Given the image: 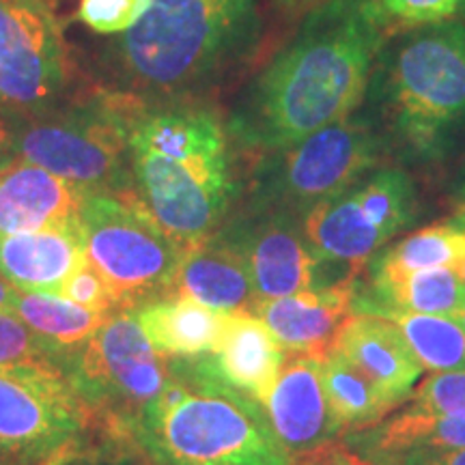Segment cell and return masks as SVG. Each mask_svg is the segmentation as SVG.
Masks as SVG:
<instances>
[{"label": "cell", "instance_id": "30bf717a", "mask_svg": "<svg viewBox=\"0 0 465 465\" xmlns=\"http://www.w3.org/2000/svg\"><path fill=\"white\" fill-rule=\"evenodd\" d=\"M95 427L63 371L0 366V457L11 465H61Z\"/></svg>", "mask_w": 465, "mask_h": 465}, {"label": "cell", "instance_id": "1f68e13d", "mask_svg": "<svg viewBox=\"0 0 465 465\" xmlns=\"http://www.w3.org/2000/svg\"><path fill=\"white\" fill-rule=\"evenodd\" d=\"M392 25L422 26L450 20L461 0H377Z\"/></svg>", "mask_w": 465, "mask_h": 465}, {"label": "cell", "instance_id": "ba28073f", "mask_svg": "<svg viewBox=\"0 0 465 465\" xmlns=\"http://www.w3.org/2000/svg\"><path fill=\"white\" fill-rule=\"evenodd\" d=\"M86 259L113 287L121 311L168 298L185 257L136 192L86 194L80 205Z\"/></svg>", "mask_w": 465, "mask_h": 465}, {"label": "cell", "instance_id": "8992f818", "mask_svg": "<svg viewBox=\"0 0 465 465\" xmlns=\"http://www.w3.org/2000/svg\"><path fill=\"white\" fill-rule=\"evenodd\" d=\"M0 110L15 160L44 168L86 194L136 192L119 95L97 89L78 102H61L35 113Z\"/></svg>", "mask_w": 465, "mask_h": 465}, {"label": "cell", "instance_id": "4316f807", "mask_svg": "<svg viewBox=\"0 0 465 465\" xmlns=\"http://www.w3.org/2000/svg\"><path fill=\"white\" fill-rule=\"evenodd\" d=\"M364 315L383 317L397 325L424 369L433 373L465 369V330L452 317L418 315L391 308H373Z\"/></svg>", "mask_w": 465, "mask_h": 465}, {"label": "cell", "instance_id": "8fae6325", "mask_svg": "<svg viewBox=\"0 0 465 465\" xmlns=\"http://www.w3.org/2000/svg\"><path fill=\"white\" fill-rule=\"evenodd\" d=\"M418 216V188L403 166H377L334 199L302 216V226L323 261L362 274L366 263Z\"/></svg>", "mask_w": 465, "mask_h": 465}, {"label": "cell", "instance_id": "8d00e7d4", "mask_svg": "<svg viewBox=\"0 0 465 465\" xmlns=\"http://www.w3.org/2000/svg\"><path fill=\"white\" fill-rule=\"evenodd\" d=\"M15 293H17V289L14 287V284L7 282L3 276H0V312H11V308H14Z\"/></svg>", "mask_w": 465, "mask_h": 465}, {"label": "cell", "instance_id": "4fadbf2b", "mask_svg": "<svg viewBox=\"0 0 465 465\" xmlns=\"http://www.w3.org/2000/svg\"><path fill=\"white\" fill-rule=\"evenodd\" d=\"M72 65L45 0H0V106L45 110L65 102Z\"/></svg>", "mask_w": 465, "mask_h": 465}, {"label": "cell", "instance_id": "d4e9b609", "mask_svg": "<svg viewBox=\"0 0 465 465\" xmlns=\"http://www.w3.org/2000/svg\"><path fill=\"white\" fill-rule=\"evenodd\" d=\"M323 386L332 414L345 433L383 420L388 411L401 405V401L380 391L369 377L360 373L356 366L334 349L328 358H323Z\"/></svg>", "mask_w": 465, "mask_h": 465}, {"label": "cell", "instance_id": "484cf974", "mask_svg": "<svg viewBox=\"0 0 465 465\" xmlns=\"http://www.w3.org/2000/svg\"><path fill=\"white\" fill-rule=\"evenodd\" d=\"M465 257V226L450 220L424 226L411 235L383 246L364 270L371 274H403V272L452 267Z\"/></svg>", "mask_w": 465, "mask_h": 465}, {"label": "cell", "instance_id": "ffe728a7", "mask_svg": "<svg viewBox=\"0 0 465 465\" xmlns=\"http://www.w3.org/2000/svg\"><path fill=\"white\" fill-rule=\"evenodd\" d=\"M199 358L218 380L263 403L281 375L287 351L259 317L231 315L216 351Z\"/></svg>", "mask_w": 465, "mask_h": 465}, {"label": "cell", "instance_id": "9c48e42d", "mask_svg": "<svg viewBox=\"0 0 465 465\" xmlns=\"http://www.w3.org/2000/svg\"><path fill=\"white\" fill-rule=\"evenodd\" d=\"M63 375L91 411L95 427L114 441L130 444L144 407L168 380V358L151 347L132 311H116L67 358Z\"/></svg>", "mask_w": 465, "mask_h": 465}, {"label": "cell", "instance_id": "74e56055", "mask_svg": "<svg viewBox=\"0 0 465 465\" xmlns=\"http://www.w3.org/2000/svg\"><path fill=\"white\" fill-rule=\"evenodd\" d=\"M274 3L287 14H304L311 7H315L322 0H274Z\"/></svg>", "mask_w": 465, "mask_h": 465}, {"label": "cell", "instance_id": "e0dca14e", "mask_svg": "<svg viewBox=\"0 0 465 465\" xmlns=\"http://www.w3.org/2000/svg\"><path fill=\"white\" fill-rule=\"evenodd\" d=\"M334 351L401 403L410 399L424 373V366L418 362L397 325L377 315L353 312L336 336Z\"/></svg>", "mask_w": 465, "mask_h": 465}, {"label": "cell", "instance_id": "d590c367", "mask_svg": "<svg viewBox=\"0 0 465 465\" xmlns=\"http://www.w3.org/2000/svg\"><path fill=\"white\" fill-rule=\"evenodd\" d=\"M452 207H455L452 220L465 226V174L455 183V190H452Z\"/></svg>", "mask_w": 465, "mask_h": 465}, {"label": "cell", "instance_id": "603a6c76", "mask_svg": "<svg viewBox=\"0 0 465 465\" xmlns=\"http://www.w3.org/2000/svg\"><path fill=\"white\" fill-rule=\"evenodd\" d=\"M347 446L360 455L386 461V459L416 450H455L465 449V414L431 416L405 410L392 418L345 433Z\"/></svg>", "mask_w": 465, "mask_h": 465}, {"label": "cell", "instance_id": "7402d4cb", "mask_svg": "<svg viewBox=\"0 0 465 465\" xmlns=\"http://www.w3.org/2000/svg\"><path fill=\"white\" fill-rule=\"evenodd\" d=\"M465 306V284L452 267L371 274L366 287H356L353 312L391 308L418 315L452 317Z\"/></svg>", "mask_w": 465, "mask_h": 465}, {"label": "cell", "instance_id": "b9f144b4", "mask_svg": "<svg viewBox=\"0 0 465 465\" xmlns=\"http://www.w3.org/2000/svg\"><path fill=\"white\" fill-rule=\"evenodd\" d=\"M0 465H11V463H9V461H5V459L0 457Z\"/></svg>", "mask_w": 465, "mask_h": 465}, {"label": "cell", "instance_id": "f1b7e54d", "mask_svg": "<svg viewBox=\"0 0 465 465\" xmlns=\"http://www.w3.org/2000/svg\"><path fill=\"white\" fill-rule=\"evenodd\" d=\"M407 410L431 416L465 414V369L429 375L411 391Z\"/></svg>", "mask_w": 465, "mask_h": 465}, {"label": "cell", "instance_id": "3957f363", "mask_svg": "<svg viewBox=\"0 0 465 465\" xmlns=\"http://www.w3.org/2000/svg\"><path fill=\"white\" fill-rule=\"evenodd\" d=\"M263 39L261 0H149L130 31L100 48V89L138 102H205Z\"/></svg>", "mask_w": 465, "mask_h": 465}, {"label": "cell", "instance_id": "d6a6232c", "mask_svg": "<svg viewBox=\"0 0 465 465\" xmlns=\"http://www.w3.org/2000/svg\"><path fill=\"white\" fill-rule=\"evenodd\" d=\"M293 463L298 465H386L375 459L360 455L358 450H353L351 446H347L345 441H330V444L322 446L311 455H304L295 459Z\"/></svg>", "mask_w": 465, "mask_h": 465}, {"label": "cell", "instance_id": "cb8c5ba5", "mask_svg": "<svg viewBox=\"0 0 465 465\" xmlns=\"http://www.w3.org/2000/svg\"><path fill=\"white\" fill-rule=\"evenodd\" d=\"M11 312L65 358L91 341L110 317L74 304L61 295L35 291H17Z\"/></svg>", "mask_w": 465, "mask_h": 465}, {"label": "cell", "instance_id": "7c38bea8", "mask_svg": "<svg viewBox=\"0 0 465 465\" xmlns=\"http://www.w3.org/2000/svg\"><path fill=\"white\" fill-rule=\"evenodd\" d=\"M246 265L261 300L358 281L360 272L323 261L308 242L302 218L282 209L232 212L213 232Z\"/></svg>", "mask_w": 465, "mask_h": 465}, {"label": "cell", "instance_id": "4dcf8cb0", "mask_svg": "<svg viewBox=\"0 0 465 465\" xmlns=\"http://www.w3.org/2000/svg\"><path fill=\"white\" fill-rule=\"evenodd\" d=\"M56 295H61V298L74 302V304L83 308H89L93 312H102V315H113V312L121 311L113 287L102 276V272L95 265H91L89 261L84 265H80L61 284Z\"/></svg>", "mask_w": 465, "mask_h": 465}, {"label": "cell", "instance_id": "44dd1931", "mask_svg": "<svg viewBox=\"0 0 465 465\" xmlns=\"http://www.w3.org/2000/svg\"><path fill=\"white\" fill-rule=\"evenodd\" d=\"M132 315L162 358H199L213 353L231 319V315L179 295L144 302L132 308Z\"/></svg>", "mask_w": 465, "mask_h": 465}, {"label": "cell", "instance_id": "6da1fadb", "mask_svg": "<svg viewBox=\"0 0 465 465\" xmlns=\"http://www.w3.org/2000/svg\"><path fill=\"white\" fill-rule=\"evenodd\" d=\"M392 22L377 0H322L240 86L224 114L237 151L265 155L358 113Z\"/></svg>", "mask_w": 465, "mask_h": 465}, {"label": "cell", "instance_id": "5b68a950", "mask_svg": "<svg viewBox=\"0 0 465 465\" xmlns=\"http://www.w3.org/2000/svg\"><path fill=\"white\" fill-rule=\"evenodd\" d=\"M130 444L151 465H293L265 407L218 380L201 358H168V380Z\"/></svg>", "mask_w": 465, "mask_h": 465}, {"label": "cell", "instance_id": "ac0fdd59", "mask_svg": "<svg viewBox=\"0 0 465 465\" xmlns=\"http://www.w3.org/2000/svg\"><path fill=\"white\" fill-rule=\"evenodd\" d=\"M84 196L65 179L17 160L0 171V237L78 218Z\"/></svg>", "mask_w": 465, "mask_h": 465}, {"label": "cell", "instance_id": "277c9868", "mask_svg": "<svg viewBox=\"0 0 465 465\" xmlns=\"http://www.w3.org/2000/svg\"><path fill=\"white\" fill-rule=\"evenodd\" d=\"M360 110L399 166H440L465 141V22L405 26L377 54Z\"/></svg>", "mask_w": 465, "mask_h": 465}, {"label": "cell", "instance_id": "d6986e66", "mask_svg": "<svg viewBox=\"0 0 465 465\" xmlns=\"http://www.w3.org/2000/svg\"><path fill=\"white\" fill-rule=\"evenodd\" d=\"M171 295L224 315H252L261 300L242 259L213 235L185 250Z\"/></svg>", "mask_w": 465, "mask_h": 465}, {"label": "cell", "instance_id": "2e32d148", "mask_svg": "<svg viewBox=\"0 0 465 465\" xmlns=\"http://www.w3.org/2000/svg\"><path fill=\"white\" fill-rule=\"evenodd\" d=\"M86 261L80 218L0 237V276L17 291L56 295L61 284Z\"/></svg>", "mask_w": 465, "mask_h": 465}, {"label": "cell", "instance_id": "7a4b0ae2", "mask_svg": "<svg viewBox=\"0 0 465 465\" xmlns=\"http://www.w3.org/2000/svg\"><path fill=\"white\" fill-rule=\"evenodd\" d=\"M119 100L136 196L182 246L205 242L246 188L224 116L205 102Z\"/></svg>", "mask_w": 465, "mask_h": 465}, {"label": "cell", "instance_id": "5bb4252c", "mask_svg": "<svg viewBox=\"0 0 465 465\" xmlns=\"http://www.w3.org/2000/svg\"><path fill=\"white\" fill-rule=\"evenodd\" d=\"M261 405L293 461L342 433L325 394L322 358L293 356L284 360L281 375Z\"/></svg>", "mask_w": 465, "mask_h": 465}, {"label": "cell", "instance_id": "f35d334b", "mask_svg": "<svg viewBox=\"0 0 465 465\" xmlns=\"http://www.w3.org/2000/svg\"><path fill=\"white\" fill-rule=\"evenodd\" d=\"M455 272H457V276H459V278H461V281H463V284H465V257H463L461 261H459V263H457V267H455Z\"/></svg>", "mask_w": 465, "mask_h": 465}, {"label": "cell", "instance_id": "9a60e30c", "mask_svg": "<svg viewBox=\"0 0 465 465\" xmlns=\"http://www.w3.org/2000/svg\"><path fill=\"white\" fill-rule=\"evenodd\" d=\"M356 287L358 281H351L284 298L259 300L252 315L263 322L284 351L323 360L334 349L342 325L353 315Z\"/></svg>", "mask_w": 465, "mask_h": 465}, {"label": "cell", "instance_id": "ab89813d", "mask_svg": "<svg viewBox=\"0 0 465 465\" xmlns=\"http://www.w3.org/2000/svg\"><path fill=\"white\" fill-rule=\"evenodd\" d=\"M452 319H455V322L465 330V306L459 312H455V315H452Z\"/></svg>", "mask_w": 465, "mask_h": 465}, {"label": "cell", "instance_id": "60d3db41", "mask_svg": "<svg viewBox=\"0 0 465 465\" xmlns=\"http://www.w3.org/2000/svg\"><path fill=\"white\" fill-rule=\"evenodd\" d=\"M457 17H459V20H461V22H465V0H461V3H459Z\"/></svg>", "mask_w": 465, "mask_h": 465}, {"label": "cell", "instance_id": "f546056e", "mask_svg": "<svg viewBox=\"0 0 465 465\" xmlns=\"http://www.w3.org/2000/svg\"><path fill=\"white\" fill-rule=\"evenodd\" d=\"M147 7L149 0H80L75 17L100 35H124Z\"/></svg>", "mask_w": 465, "mask_h": 465}, {"label": "cell", "instance_id": "52a82bcc", "mask_svg": "<svg viewBox=\"0 0 465 465\" xmlns=\"http://www.w3.org/2000/svg\"><path fill=\"white\" fill-rule=\"evenodd\" d=\"M388 162L380 132L358 110L291 147L259 155L246 177L243 207L302 218Z\"/></svg>", "mask_w": 465, "mask_h": 465}, {"label": "cell", "instance_id": "e575fe53", "mask_svg": "<svg viewBox=\"0 0 465 465\" xmlns=\"http://www.w3.org/2000/svg\"><path fill=\"white\" fill-rule=\"evenodd\" d=\"M15 160V151H14V141H11L9 127L5 124L3 110H0V171L14 164Z\"/></svg>", "mask_w": 465, "mask_h": 465}, {"label": "cell", "instance_id": "83f0119b", "mask_svg": "<svg viewBox=\"0 0 465 465\" xmlns=\"http://www.w3.org/2000/svg\"><path fill=\"white\" fill-rule=\"evenodd\" d=\"M67 358L14 312H0V366L35 364L63 371Z\"/></svg>", "mask_w": 465, "mask_h": 465}, {"label": "cell", "instance_id": "836d02e7", "mask_svg": "<svg viewBox=\"0 0 465 465\" xmlns=\"http://www.w3.org/2000/svg\"><path fill=\"white\" fill-rule=\"evenodd\" d=\"M386 465H465V449L455 450H416L386 459Z\"/></svg>", "mask_w": 465, "mask_h": 465}]
</instances>
